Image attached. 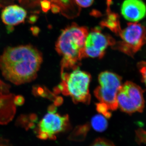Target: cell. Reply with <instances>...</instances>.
I'll return each mask as SVG.
<instances>
[{
	"mask_svg": "<svg viewBox=\"0 0 146 146\" xmlns=\"http://www.w3.org/2000/svg\"><path fill=\"white\" fill-rule=\"evenodd\" d=\"M136 141L140 143H146V131L142 129L137 130L136 132Z\"/></svg>",
	"mask_w": 146,
	"mask_h": 146,
	"instance_id": "e0dca14e",
	"label": "cell"
},
{
	"mask_svg": "<svg viewBox=\"0 0 146 146\" xmlns=\"http://www.w3.org/2000/svg\"><path fill=\"white\" fill-rule=\"evenodd\" d=\"M143 93V89L137 84L131 81L126 82L118 93V107L129 114L143 112L145 107Z\"/></svg>",
	"mask_w": 146,
	"mask_h": 146,
	"instance_id": "8992f818",
	"label": "cell"
},
{
	"mask_svg": "<svg viewBox=\"0 0 146 146\" xmlns=\"http://www.w3.org/2000/svg\"><path fill=\"white\" fill-rule=\"evenodd\" d=\"M116 42L112 37L104 34L99 27L95 28L88 33L84 46L86 57L102 58L109 46L115 45Z\"/></svg>",
	"mask_w": 146,
	"mask_h": 146,
	"instance_id": "ba28073f",
	"label": "cell"
},
{
	"mask_svg": "<svg viewBox=\"0 0 146 146\" xmlns=\"http://www.w3.org/2000/svg\"><path fill=\"white\" fill-rule=\"evenodd\" d=\"M69 120L68 115H60L56 112L55 107L52 106L39 123L38 137L42 140H55L57 134L69 128Z\"/></svg>",
	"mask_w": 146,
	"mask_h": 146,
	"instance_id": "52a82bcc",
	"label": "cell"
},
{
	"mask_svg": "<svg viewBox=\"0 0 146 146\" xmlns=\"http://www.w3.org/2000/svg\"><path fill=\"white\" fill-rule=\"evenodd\" d=\"M89 125L87 124L78 127L77 128L76 130L74 131V133L72 134V135L71 134V136H72L71 137L75 136V140H81L80 136H82V137L84 138L89 129Z\"/></svg>",
	"mask_w": 146,
	"mask_h": 146,
	"instance_id": "4fadbf2b",
	"label": "cell"
},
{
	"mask_svg": "<svg viewBox=\"0 0 146 146\" xmlns=\"http://www.w3.org/2000/svg\"><path fill=\"white\" fill-rule=\"evenodd\" d=\"M72 70L70 72L61 73L62 81L56 88V91L70 97L74 103L89 104L91 101L89 91L91 75L80 70L79 68Z\"/></svg>",
	"mask_w": 146,
	"mask_h": 146,
	"instance_id": "3957f363",
	"label": "cell"
},
{
	"mask_svg": "<svg viewBox=\"0 0 146 146\" xmlns=\"http://www.w3.org/2000/svg\"><path fill=\"white\" fill-rule=\"evenodd\" d=\"M27 11L17 5H11L6 7L1 13L3 23L8 26H14L23 23L26 18Z\"/></svg>",
	"mask_w": 146,
	"mask_h": 146,
	"instance_id": "30bf717a",
	"label": "cell"
},
{
	"mask_svg": "<svg viewBox=\"0 0 146 146\" xmlns=\"http://www.w3.org/2000/svg\"><path fill=\"white\" fill-rule=\"evenodd\" d=\"M88 33L87 27L75 23L62 31L55 45L56 50L62 57L61 73L78 68L82 60L86 57L84 46Z\"/></svg>",
	"mask_w": 146,
	"mask_h": 146,
	"instance_id": "7a4b0ae2",
	"label": "cell"
},
{
	"mask_svg": "<svg viewBox=\"0 0 146 146\" xmlns=\"http://www.w3.org/2000/svg\"><path fill=\"white\" fill-rule=\"evenodd\" d=\"M121 40L113 46L123 53L133 57L146 44V28L138 23H129L119 33Z\"/></svg>",
	"mask_w": 146,
	"mask_h": 146,
	"instance_id": "5b68a950",
	"label": "cell"
},
{
	"mask_svg": "<svg viewBox=\"0 0 146 146\" xmlns=\"http://www.w3.org/2000/svg\"><path fill=\"white\" fill-rule=\"evenodd\" d=\"M97 111L100 114H102L106 118H109L111 117V114L110 110L106 106L102 104H97Z\"/></svg>",
	"mask_w": 146,
	"mask_h": 146,
	"instance_id": "5bb4252c",
	"label": "cell"
},
{
	"mask_svg": "<svg viewBox=\"0 0 146 146\" xmlns=\"http://www.w3.org/2000/svg\"><path fill=\"white\" fill-rule=\"evenodd\" d=\"M76 4L82 7H88L92 5L94 0H74Z\"/></svg>",
	"mask_w": 146,
	"mask_h": 146,
	"instance_id": "ac0fdd59",
	"label": "cell"
},
{
	"mask_svg": "<svg viewBox=\"0 0 146 146\" xmlns=\"http://www.w3.org/2000/svg\"><path fill=\"white\" fill-rule=\"evenodd\" d=\"M101 25L118 35L121 30L117 14L115 13H110L106 19L102 22Z\"/></svg>",
	"mask_w": 146,
	"mask_h": 146,
	"instance_id": "8fae6325",
	"label": "cell"
},
{
	"mask_svg": "<svg viewBox=\"0 0 146 146\" xmlns=\"http://www.w3.org/2000/svg\"><path fill=\"white\" fill-rule=\"evenodd\" d=\"M121 12L127 21L137 22L146 16V5L142 0H125Z\"/></svg>",
	"mask_w": 146,
	"mask_h": 146,
	"instance_id": "9c48e42d",
	"label": "cell"
},
{
	"mask_svg": "<svg viewBox=\"0 0 146 146\" xmlns=\"http://www.w3.org/2000/svg\"><path fill=\"white\" fill-rule=\"evenodd\" d=\"M99 86L94 91V95L100 103L107 106L110 111L118 108L117 96L121 87L122 78L111 72L106 71L98 76Z\"/></svg>",
	"mask_w": 146,
	"mask_h": 146,
	"instance_id": "277c9868",
	"label": "cell"
},
{
	"mask_svg": "<svg viewBox=\"0 0 146 146\" xmlns=\"http://www.w3.org/2000/svg\"><path fill=\"white\" fill-rule=\"evenodd\" d=\"M138 67L142 77V81L146 86V61L139 62Z\"/></svg>",
	"mask_w": 146,
	"mask_h": 146,
	"instance_id": "2e32d148",
	"label": "cell"
},
{
	"mask_svg": "<svg viewBox=\"0 0 146 146\" xmlns=\"http://www.w3.org/2000/svg\"><path fill=\"white\" fill-rule=\"evenodd\" d=\"M91 124L94 130L98 132H102L107 129L108 123L105 117L98 115L92 118Z\"/></svg>",
	"mask_w": 146,
	"mask_h": 146,
	"instance_id": "7c38bea8",
	"label": "cell"
},
{
	"mask_svg": "<svg viewBox=\"0 0 146 146\" xmlns=\"http://www.w3.org/2000/svg\"><path fill=\"white\" fill-rule=\"evenodd\" d=\"M42 60V53L31 45L9 47L0 56V70L6 80L21 85L36 78Z\"/></svg>",
	"mask_w": 146,
	"mask_h": 146,
	"instance_id": "6da1fadb",
	"label": "cell"
},
{
	"mask_svg": "<svg viewBox=\"0 0 146 146\" xmlns=\"http://www.w3.org/2000/svg\"><path fill=\"white\" fill-rule=\"evenodd\" d=\"M90 146H115L111 141L105 138H98Z\"/></svg>",
	"mask_w": 146,
	"mask_h": 146,
	"instance_id": "9a60e30c",
	"label": "cell"
},
{
	"mask_svg": "<svg viewBox=\"0 0 146 146\" xmlns=\"http://www.w3.org/2000/svg\"><path fill=\"white\" fill-rule=\"evenodd\" d=\"M41 6H42V9L45 12L48 11L51 7L50 3L47 0H44L42 1L41 3Z\"/></svg>",
	"mask_w": 146,
	"mask_h": 146,
	"instance_id": "d6986e66",
	"label": "cell"
}]
</instances>
